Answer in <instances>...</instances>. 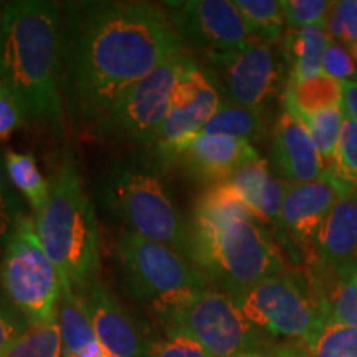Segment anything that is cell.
I'll list each match as a JSON object with an SVG mask.
<instances>
[{
	"label": "cell",
	"instance_id": "cell-39",
	"mask_svg": "<svg viewBox=\"0 0 357 357\" xmlns=\"http://www.w3.org/2000/svg\"><path fill=\"white\" fill-rule=\"evenodd\" d=\"M275 357H310L306 346H284L275 352Z\"/></svg>",
	"mask_w": 357,
	"mask_h": 357
},
{
	"label": "cell",
	"instance_id": "cell-17",
	"mask_svg": "<svg viewBox=\"0 0 357 357\" xmlns=\"http://www.w3.org/2000/svg\"><path fill=\"white\" fill-rule=\"evenodd\" d=\"M271 155L287 184H307L326 172L310 132L287 106L276 121Z\"/></svg>",
	"mask_w": 357,
	"mask_h": 357
},
{
	"label": "cell",
	"instance_id": "cell-8",
	"mask_svg": "<svg viewBox=\"0 0 357 357\" xmlns=\"http://www.w3.org/2000/svg\"><path fill=\"white\" fill-rule=\"evenodd\" d=\"M243 316L255 328L291 339L305 346L326 321L306 276L284 273L260 281L235 298Z\"/></svg>",
	"mask_w": 357,
	"mask_h": 357
},
{
	"label": "cell",
	"instance_id": "cell-40",
	"mask_svg": "<svg viewBox=\"0 0 357 357\" xmlns=\"http://www.w3.org/2000/svg\"><path fill=\"white\" fill-rule=\"evenodd\" d=\"M6 10H7V2H0V29H2L3 15H6Z\"/></svg>",
	"mask_w": 357,
	"mask_h": 357
},
{
	"label": "cell",
	"instance_id": "cell-20",
	"mask_svg": "<svg viewBox=\"0 0 357 357\" xmlns=\"http://www.w3.org/2000/svg\"><path fill=\"white\" fill-rule=\"evenodd\" d=\"M331 38L324 26H305L289 30L283 38V50L289 66L288 83H301L316 78L321 71V61Z\"/></svg>",
	"mask_w": 357,
	"mask_h": 357
},
{
	"label": "cell",
	"instance_id": "cell-5",
	"mask_svg": "<svg viewBox=\"0 0 357 357\" xmlns=\"http://www.w3.org/2000/svg\"><path fill=\"white\" fill-rule=\"evenodd\" d=\"M126 287L153 307L160 321L208 288V280L181 252L142 236L123 234L116 242Z\"/></svg>",
	"mask_w": 357,
	"mask_h": 357
},
{
	"label": "cell",
	"instance_id": "cell-41",
	"mask_svg": "<svg viewBox=\"0 0 357 357\" xmlns=\"http://www.w3.org/2000/svg\"><path fill=\"white\" fill-rule=\"evenodd\" d=\"M243 357H263V356H260V354H247V356H243Z\"/></svg>",
	"mask_w": 357,
	"mask_h": 357
},
{
	"label": "cell",
	"instance_id": "cell-19",
	"mask_svg": "<svg viewBox=\"0 0 357 357\" xmlns=\"http://www.w3.org/2000/svg\"><path fill=\"white\" fill-rule=\"evenodd\" d=\"M229 185L258 222H276L288 184L270 174L266 160L258 158L231 174Z\"/></svg>",
	"mask_w": 357,
	"mask_h": 357
},
{
	"label": "cell",
	"instance_id": "cell-21",
	"mask_svg": "<svg viewBox=\"0 0 357 357\" xmlns=\"http://www.w3.org/2000/svg\"><path fill=\"white\" fill-rule=\"evenodd\" d=\"M56 324L65 357H78L100 344L82 294L75 289L61 288L56 305Z\"/></svg>",
	"mask_w": 357,
	"mask_h": 357
},
{
	"label": "cell",
	"instance_id": "cell-16",
	"mask_svg": "<svg viewBox=\"0 0 357 357\" xmlns=\"http://www.w3.org/2000/svg\"><path fill=\"white\" fill-rule=\"evenodd\" d=\"M100 344L111 357H146L151 341L105 284L93 280L79 289Z\"/></svg>",
	"mask_w": 357,
	"mask_h": 357
},
{
	"label": "cell",
	"instance_id": "cell-9",
	"mask_svg": "<svg viewBox=\"0 0 357 357\" xmlns=\"http://www.w3.org/2000/svg\"><path fill=\"white\" fill-rule=\"evenodd\" d=\"M162 323L167 334H187L212 357L253 354L252 351L260 342L258 328L245 318L234 298L220 289H204Z\"/></svg>",
	"mask_w": 357,
	"mask_h": 357
},
{
	"label": "cell",
	"instance_id": "cell-3",
	"mask_svg": "<svg viewBox=\"0 0 357 357\" xmlns=\"http://www.w3.org/2000/svg\"><path fill=\"white\" fill-rule=\"evenodd\" d=\"M35 227L63 287L79 291L100 266V234L95 205L84 192L73 155H66L50 181V197Z\"/></svg>",
	"mask_w": 357,
	"mask_h": 357
},
{
	"label": "cell",
	"instance_id": "cell-24",
	"mask_svg": "<svg viewBox=\"0 0 357 357\" xmlns=\"http://www.w3.org/2000/svg\"><path fill=\"white\" fill-rule=\"evenodd\" d=\"M266 126L260 111L243 108L222 100L220 106L199 134H213L243 141H260L265 137Z\"/></svg>",
	"mask_w": 357,
	"mask_h": 357
},
{
	"label": "cell",
	"instance_id": "cell-12",
	"mask_svg": "<svg viewBox=\"0 0 357 357\" xmlns=\"http://www.w3.org/2000/svg\"><path fill=\"white\" fill-rule=\"evenodd\" d=\"M169 20L184 45L194 48L207 63L247 45L250 33L242 13L229 0L167 2Z\"/></svg>",
	"mask_w": 357,
	"mask_h": 357
},
{
	"label": "cell",
	"instance_id": "cell-18",
	"mask_svg": "<svg viewBox=\"0 0 357 357\" xmlns=\"http://www.w3.org/2000/svg\"><path fill=\"white\" fill-rule=\"evenodd\" d=\"M357 253V184L349 182L326 215L314 242V260L331 270L354 265ZM307 265V266H311Z\"/></svg>",
	"mask_w": 357,
	"mask_h": 357
},
{
	"label": "cell",
	"instance_id": "cell-26",
	"mask_svg": "<svg viewBox=\"0 0 357 357\" xmlns=\"http://www.w3.org/2000/svg\"><path fill=\"white\" fill-rule=\"evenodd\" d=\"M287 108L291 109L289 106H287ZM291 111L296 114V118L303 123V126L307 129L312 141H314L326 171H336L339 136H341L342 123H344L346 118L344 108L337 106V108L324 109L311 114L300 113V111L294 109Z\"/></svg>",
	"mask_w": 357,
	"mask_h": 357
},
{
	"label": "cell",
	"instance_id": "cell-29",
	"mask_svg": "<svg viewBox=\"0 0 357 357\" xmlns=\"http://www.w3.org/2000/svg\"><path fill=\"white\" fill-rule=\"evenodd\" d=\"M306 349L310 357H357V328L324 321Z\"/></svg>",
	"mask_w": 357,
	"mask_h": 357
},
{
	"label": "cell",
	"instance_id": "cell-6",
	"mask_svg": "<svg viewBox=\"0 0 357 357\" xmlns=\"http://www.w3.org/2000/svg\"><path fill=\"white\" fill-rule=\"evenodd\" d=\"M102 202L128 227V234L187 252L189 223L158 174L141 166H116L105 177Z\"/></svg>",
	"mask_w": 357,
	"mask_h": 357
},
{
	"label": "cell",
	"instance_id": "cell-15",
	"mask_svg": "<svg viewBox=\"0 0 357 357\" xmlns=\"http://www.w3.org/2000/svg\"><path fill=\"white\" fill-rule=\"evenodd\" d=\"M159 154L211 185L229 181L236 169L260 158L248 141L213 134H195L181 144L160 149Z\"/></svg>",
	"mask_w": 357,
	"mask_h": 357
},
{
	"label": "cell",
	"instance_id": "cell-22",
	"mask_svg": "<svg viewBox=\"0 0 357 357\" xmlns=\"http://www.w3.org/2000/svg\"><path fill=\"white\" fill-rule=\"evenodd\" d=\"M283 105L307 114L337 108L342 106V86L337 79L324 73L307 82L288 83L284 88Z\"/></svg>",
	"mask_w": 357,
	"mask_h": 357
},
{
	"label": "cell",
	"instance_id": "cell-42",
	"mask_svg": "<svg viewBox=\"0 0 357 357\" xmlns=\"http://www.w3.org/2000/svg\"><path fill=\"white\" fill-rule=\"evenodd\" d=\"M356 265H357V253H356Z\"/></svg>",
	"mask_w": 357,
	"mask_h": 357
},
{
	"label": "cell",
	"instance_id": "cell-2",
	"mask_svg": "<svg viewBox=\"0 0 357 357\" xmlns=\"http://www.w3.org/2000/svg\"><path fill=\"white\" fill-rule=\"evenodd\" d=\"M63 8L48 0L7 2L0 29V82L26 119L63 129Z\"/></svg>",
	"mask_w": 357,
	"mask_h": 357
},
{
	"label": "cell",
	"instance_id": "cell-35",
	"mask_svg": "<svg viewBox=\"0 0 357 357\" xmlns=\"http://www.w3.org/2000/svg\"><path fill=\"white\" fill-rule=\"evenodd\" d=\"M30 328L29 321L20 311H17L6 298L0 296V357H3L15 346Z\"/></svg>",
	"mask_w": 357,
	"mask_h": 357
},
{
	"label": "cell",
	"instance_id": "cell-7",
	"mask_svg": "<svg viewBox=\"0 0 357 357\" xmlns=\"http://www.w3.org/2000/svg\"><path fill=\"white\" fill-rule=\"evenodd\" d=\"M0 288L3 298L25 316L30 326L56 319L63 283L43 250L35 220L26 213L3 247Z\"/></svg>",
	"mask_w": 357,
	"mask_h": 357
},
{
	"label": "cell",
	"instance_id": "cell-32",
	"mask_svg": "<svg viewBox=\"0 0 357 357\" xmlns=\"http://www.w3.org/2000/svg\"><path fill=\"white\" fill-rule=\"evenodd\" d=\"M326 32L333 42L341 43L347 50L357 42V2L342 0L334 3L329 13Z\"/></svg>",
	"mask_w": 357,
	"mask_h": 357
},
{
	"label": "cell",
	"instance_id": "cell-36",
	"mask_svg": "<svg viewBox=\"0 0 357 357\" xmlns=\"http://www.w3.org/2000/svg\"><path fill=\"white\" fill-rule=\"evenodd\" d=\"M321 71L328 77L337 79L339 83L351 82V79L357 78V70L349 50L342 47L341 43L333 42V40L324 50Z\"/></svg>",
	"mask_w": 357,
	"mask_h": 357
},
{
	"label": "cell",
	"instance_id": "cell-14",
	"mask_svg": "<svg viewBox=\"0 0 357 357\" xmlns=\"http://www.w3.org/2000/svg\"><path fill=\"white\" fill-rule=\"evenodd\" d=\"M222 102L220 89L207 68L189 53L172 91L171 108L155 142L158 151L177 146L202 131Z\"/></svg>",
	"mask_w": 357,
	"mask_h": 357
},
{
	"label": "cell",
	"instance_id": "cell-27",
	"mask_svg": "<svg viewBox=\"0 0 357 357\" xmlns=\"http://www.w3.org/2000/svg\"><path fill=\"white\" fill-rule=\"evenodd\" d=\"M235 7L242 13L252 40L273 45L283 37L287 22L281 0H235Z\"/></svg>",
	"mask_w": 357,
	"mask_h": 357
},
{
	"label": "cell",
	"instance_id": "cell-34",
	"mask_svg": "<svg viewBox=\"0 0 357 357\" xmlns=\"http://www.w3.org/2000/svg\"><path fill=\"white\" fill-rule=\"evenodd\" d=\"M146 357H212L197 341L184 333H171L166 339L151 342Z\"/></svg>",
	"mask_w": 357,
	"mask_h": 357
},
{
	"label": "cell",
	"instance_id": "cell-10",
	"mask_svg": "<svg viewBox=\"0 0 357 357\" xmlns=\"http://www.w3.org/2000/svg\"><path fill=\"white\" fill-rule=\"evenodd\" d=\"M187 56L189 52L185 50L167 58L147 77L134 83L116 101L102 128L139 144H155Z\"/></svg>",
	"mask_w": 357,
	"mask_h": 357
},
{
	"label": "cell",
	"instance_id": "cell-4",
	"mask_svg": "<svg viewBox=\"0 0 357 357\" xmlns=\"http://www.w3.org/2000/svg\"><path fill=\"white\" fill-rule=\"evenodd\" d=\"M185 257L208 283L234 300L260 281L287 271L278 247L257 220L218 225L190 220Z\"/></svg>",
	"mask_w": 357,
	"mask_h": 357
},
{
	"label": "cell",
	"instance_id": "cell-1",
	"mask_svg": "<svg viewBox=\"0 0 357 357\" xmlns=\"http://www.w3.org/2000/svg\"><path fill=\"white\" fill-rule=\"evenodd\" d=\"M185 52L166 8L137 0L63 6V96L73 118L102 123L134 83Z\"/></svg>",
	"mask_w": 357,
	"mask_h": 357
},
{
	"label": "cell",
	"instance_id": "cell-11",
	"mask_svg": "<svg viewBox=\"0 0 357 357\" xmlns=\"http://www.w3.org/2000/svg\"><path fill=\"white\" fill-rule=\"evenodd\" d=\"M207 65L222 100L260 113L284 83L283 63L273 45L257 40H250L245 47Z\"/></svg>",
	"mask_w": 357,
	"mask_h": 357
},
{
	"label": "cell",
	"instance_id": "cell-28",
	"mask_svg": "<svg viewBox=\"0 0 357 357\" xmlns=\"http://www.w3.org/2000/svg\"><path fill=\"white\" fill-rule=\"evenodd\" d=\"M3 357H65L56 319L30 326Z\"/></svg>",
	"mask_w": 357,
	"mask_h": 357
},
{
	"label": "cell",
	"instance_id": "cell-37",
	"mask_svg": "<svg viewBox=\"0 0 357 357\" xmlns=\"http://www.w3.org/2000/svg\"><path fill=\"white\" fill-rule=\"evenodd\" d=\"M26 116L24 108L10 89L0 82V142L7 141L13 132L24 128Z\"/></svg>",
	"mask_w": 357,
	"mask_h": 357
},
{
	"label": "cell",
	"instance_id": "cell-25",
	"mask_svg": "<svg viewBox=\"0 0 357 357\" xmlns=\"http://www.w3.org/2000/svg\"><path fill=\"white\" fill-rule=\"evenodd\" d=\"M192 220L218 225L231 220H257V217L235 194L229 182H220L208 187L197 199Z\"/></svg>",
	"mask_w": 357,
	"mask_h": 357
},
{
	"label": "cell",
	"instance_id": "cell-38",
	"mask_svg": "<svg viewBox=\"0 0 357 357\" xmlns=\"http://www.w3.org/2000/svg\"><path fill=\"white\" fill-rule=\"evenodd\" d=\"M342 108L344 113L349 116L357 124V78L351 82H342Z\"/></svg>",
	"mask_w": 357,
	"mask_h": 357
},
{
	"label": "cell",
	"instance_id": "cell-31",
	"mask_svg": "<svg viewBox=\"0 0 357 357\" xmlns=\"http://www.w3.org/2000/svg\"><path fill=\"white\" fill-rule=\"evenodd\" d=\"M284 10V22L288 30H301L305 26L328 25L329 13L334 3L328 0H281Z\"/></svg>",
	"mask_w": 357,
	"mask_h": 357
},
{
	"label": "cell",
	"instance_id": "cell-13",
	"mask_svg": "<svg viewBox=\"0 0 357 357\" xmlns=\"http://www.w3.org/2000/svg\"><path fill=\"white\" fill-rule=\"evenodd\" d=\"M347 184L349 181L337 171H326L307 184H288L276 230L281 242L300 250L307 265L314 260V242L321 225Z\"/></svg>",
	"mask_w": 357,
	"mask_h": 357
},
{
	"label": "cell",
	"instance_id": "cell-30",
	"mask_svg": "<svg viewBox=\"0 0 357 357\" xmlns=\"http://www.w3.org/2000/svg\"><path fill=\"white\" fill-rule=\"evenodd\" d=\"M0 149V248L6 247L17 223L25 215L24 200L6 172V159Z\"/></svg>",
	"mask_w": 357,
	"mask_h": 357
},
{
	"label": "cell",
	"instance_id": "cell-23",
	"mask_svg": "<svg viewBox=\"0 0 357 357\" xmlns=\"http://www.w3.org/2000/svg\"><path fill=\"white\" fill-rule=\"evenodd\" d=\"M3 159H6L8 181L30 204L33 215H37L50 197V182L40 172L37 159L33 158V154L17 153V151H7Z\"/></svg>",
	"mask_w": 357,
	"mask_h": 357
},
{
	"label": "cell",
	"instance_id": "cell-33",
	"mask_svg": "<svg viewBox=\"0 0 357 357\" xmlns=\"http://www.w3.org/2000/svg\"><path fill=\"white\" fill-rule=\"evenodd\" d=\"M336 171L346 181L357 184V124L347 114L339 136Z\"/></svg>",
	"mask_w": 357,
	"mask_h": 357
}]
</instances>
